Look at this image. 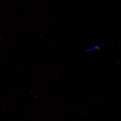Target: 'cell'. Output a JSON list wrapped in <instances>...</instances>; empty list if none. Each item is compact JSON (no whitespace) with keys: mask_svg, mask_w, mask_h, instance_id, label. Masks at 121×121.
<instances>
[{"mask_svg":"<svg viewBox=\"0 0 121 121\" xmlns=\"http://www.w3.org/2000/svg\"><path fill=\"white\" fill-rule=\"evenodd\" d=\"M100 49V48L99 46H95L94 47L91 48H89V49H87L86 50V52L90 51H94L95 50H99Z\"/></svg>","mask_w":121,"mask_h":121,"instance_id":"cell-1","label":"cell"}]
</instances>
